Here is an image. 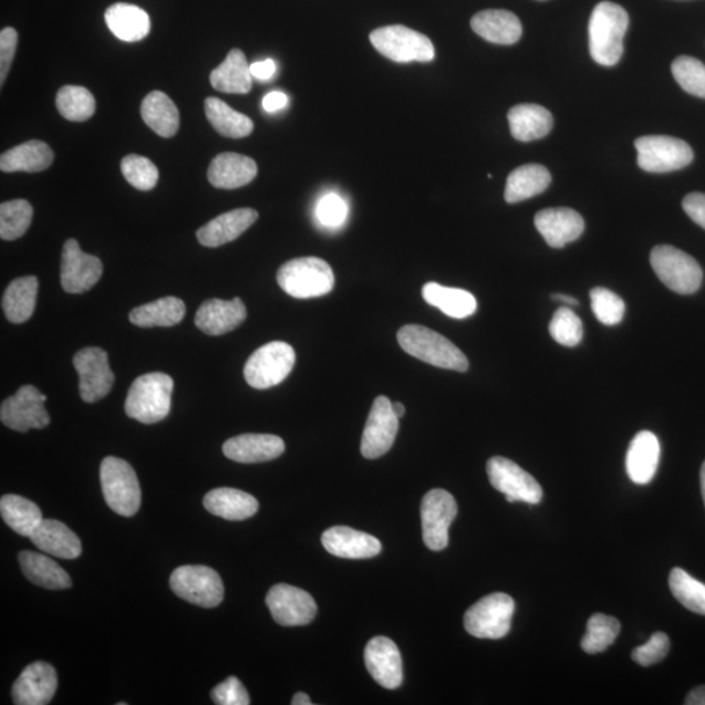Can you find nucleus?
<instances>
[{"label": "nucleus", "instance_id": "nucleus-1", "mask_svg": "<svg viewBox=\"0 0 705 705\" xmlns=\"http://www.w3.org/2000/svg\"><path fill=\"white\" fill-rule=\"evenodd\" d=\"M628 29L629 13L623 7L612 2L595 6L588 28L592 60L605 68L620 62Z\"/></svg>", "mask_w": 705, "mask_h": 705}, {"label": "nucleus", "instance_id": "nucleus-2", "mask_svg": "<svg viewBox=\"0 0 705 705\" xmlns=\"http://www.w3.org/2000/svg\"><path fill=\"white\" fill-rule=\"evenodd\" d=\"M398 345L405 353L435 367L465 373L469 361L465 354L448 339L427 326L409 324L397 332Z\"/></svg>", "mask_w": 705, "mask_h": 705}, {"label": "nucleus", "instance_id": "nucleus-3", "mask_svg": "<svg viewBox=\"0 0 705 705\" xmlns=\"http://www.w3.org/2000/svg\"><path fill=\"white\" fill-rule=\"evenodd\" d=\"M174 382L164 373H149L131 384L125 409L129 418L144 425L157 424L169 416Z\"/></svg>", "mask_w": 705, "mask_h": 705}, {"label": "nucleus", "instance_id": "nucleus-4", "mask_svg": "<svg viewBox=\"0 0 705 705\" xmlns=\"http://www.w3.org/2000/svg\"><path fill=\"white\" fill-rule=\"evenodd\" d=\"M278 282L290 297L309 300L331 293L334 274L331 266L321 258H297L281 266Z\"/></svg>", "mask_w": 705, "mask_h": 705}, {"label": "nucleus", "instance_id": "nucleus-5", "mask_svg": "<svg viewBox=\"0 0 705 705\" xmlns=\"http://www.w3.org/2000/svg\"><path fill=\"white\" fill-rule=\"evenodd\" d=\"M100 477L106 504L115 514L131 518L139 511L141 484L127 462L114 456L105 457L101 464Z\"/></svg>", "mask_w": 705, "mask_h": 705}, {"label": "nucleus", "instance_id": "nucleus-6", "mask_svg": "<svg viewBox=\"0 0 705 705\" xmlns=\"http://www.w3.org/2000/svg\"><path fill=\"white\" fill-rule=\"evenodd\" d=\"M651 266L664 286L675 293L694 294L702 287L703 270L699 263L673 246L654 247L651 252Z\"/></svg>", "mask_w": 705, "mask_h": 705}, {"label": "nucleus", "instance_id": "nucleus-7", "mask_svg": "<svg viewBox=\"0 0 705 705\" xmlns=\"http://www.w3.org/2000/svg\"><path fill=\"white\" fill-rule=\"evenodd\" d=\"M370 42L383 56L396 63H426L435 58L432 40L404 25L377 28L370 34Z\"/></svg>", "mask_w": 705, "mask_h": 705}, {"label": "nucleus", "instance_id": "nucleus-8", "mask_svg": "<svg viewBox=\"0 0 705 705\" xmlns=\"http://www.w3.org/2000/svg\"><path fill=\"white\" fill-rule=\"evenodd\" d=\"M296 363V352L283 341H272L247 360L243 374L252 388L267 390L286 381Z\"/></svg>", "mask_w": 705, "mask_h": 705}, {"label": "nucleus", "instance_id": "nucleus-9", "mask_svg": "<svg viewBox=\"0 0 705 705\" xmlns=\"http://www.w3.org/2000/svg\"><path fill=\"white\" fill-rule=\"evenodd\" d=\"M515 601L506 593H493L479 600L464 616L465 630L479 639H501L511 630Z\"/></svg>", "mask_w": 705, "mask_h": 705}, {"label": "nucleus", "instance_id": "nucleus-10", "mask_svg": "<svg viewBox=\"0 0 705 705\" xmlns=\"http://www.w3.org/2000/svg\"><path fill=\"white\" fill-rule=\"evenodd\" d=\"M635 148L639 167L649 173L681 170L694 159L693 148L673 136H642L635 141Z\"/></svg>", "mask_w": 705, "mask_h": 705}, {"label": "nucleus", "instance_id": "nucleus-11", "mask_svg": "<svg viewBox=\"0 0 705 705\" xmlns=\"http://www.w3.org/2000/svg\"><path fill=\"white\" fill-rule=\"evenodd\" d=\"M170 588L179 599L201 608H216L224 600V583L207 566H182L172 573Z\"/></svg>", "mask_w": 705, "mask_h": 705}, {"label": "nucleus", "instance_id": "nucleus-12", "mask_svg": "<svg viewBox=\"0 0 705 705\" xmlns=\"http://www.w3.org/2000/svg\"><path fill=\"white\" fill-rule=\"evenodd\" d=\"M46 396L34 385L25 384L0 406V419L11 431L27 433L50 424L45 408Z\"/></svg>", "mask_w": 705, "mask_h": 705}, {"label": "nucleus", "instance_id": "nucleus-13", "mask_svg": "<svg viewBox=\"0 0 705 705\" xmlns=\"http://www.w3.org/2000/svg\"><path fill=\"white\" fill-rule=\"evenodd\" d=\"M488 476L493 488L504 493L510 504L525 501L528 505H537L543 497L542 488L536 478L506 457H491L488 462Z\"/></svg>", "mask_w": 705, "mask_h": 705}, {"label": "nucleus", "instance_id": "nucleus-14", "mask_svg": "<svg viewBox=\"0 0 705 705\" xmlns=\"http://www.w3.org/2000/svg\"><path fill=\"white\" fill-rule=\"evenodd\" d=\"M456 515V500L448 491L434 489L426 494L421 505V519L424 542L428 549L440 551L447 548L448 529Z\"/></svg>", "mask_w": 705, "mask_h": 705}, {"label": "nucleus", "instance_id": "nucleus-15", "mask_svg": "<svg viewBox=\"0 0 705 705\" xmlns=\"http://www.w3.org/2000/svg\"><path fill=\"white\" fill-rule=\"evenodd\" d=\"M74 366L79 375V391L83 402L96 403L112 391L114 374L104 349H82L75 354Z\"/></svg>", "mask_w": 705, "mask_h": 705}, {"label": "nucleus", "instance_id": "nucleus-16", "mask_svg": "<svg viewBox=\"0 0 705 705\" xmlns=\"http://www.w3.org/2000/svg\"><path fill=\"white\" fill-rule=\"evenodd\" d=\"M103 271V261L85 253L75 239L65 241L61 261V283L65 293L89 292L100 281Z\"/></svg>", "mask_w": 705, "mask_h": 705}, {"label": "nucleus", "instance_id": "nucleus-17", "mask_svg": "<svg viewBox=\"0 0 705 705\" xmlns=\"http://www.w3.org/2000/svg\"><path fill=\"white\" fill-rule=\"evenodd\" d=\"M266 602L273 620L286 628L304 626L314 621L318 612L310 593L288 584L272 587Z\"/></svg>", "mask_w": 705, "mask_h": 705}, {"label": "nucleus", "instance_id": "nucleus-18", "mask_svg": "<svg viewBox=\"0 0 705 705\" xmlns=\"http://www.w3.org/2000/svg\"><path fill=\"white\" fill-rule=\"evenodd\" d=\"M397 431L398 418L392 411L391 400L385 396L376 397L362 435V456L374 460L387 454L394 446Z\"/></svg>", "mask_w": 705, "mask_h": 705}, {"label": "nucleus", "instance_id": "nucleus-19", "mask_svg": "<svg viewBox=\"0 0 705 705\" xmlns=\"http://www.w3.org/2000/svg\"><path fill=\"white\" fill-rule=\"evenodd\" d=\"M58 688L55 668L43 661L27 666L13 683V703L18 705H46Z\"/></svg>", "mask_w": 705, "mask_h": 705}, {"label": "nucleus", "instance_id": "nucleus-20", "mask_svg": "<svg viewBox=\"0 0 705 705\" xmlns=\"http://www.w3.org/2000/svg\"><path fill=\"white\" fill-rule=\"evenodd\" d=\"M365 664L372 677L384 688L395 690L403 683V660L397 645L385 636H376L365 650Z\"/></svg>", "mask_w": 705, "mask_h": 705}, {"label": "nucleus", "instance_id": "nucleus-21", "mask_svg": "<svg viewBox=\"0 0 705 705\" xmlns=\"http://www.w3.org/2000/svg\"><path fill=\"white\" fill-rule=\"evenodd\" d=\"M536 229L554 249H562L583 235L585 222L577 210L571 208H548L535 217Z\"/></svg>", "mask_w": 705, "mask_h": 705}, {"label": "nucleus", "instance_id": "nucleus-22", "mask_svg": "<svg viewBox=\"0 0 705 705\" xmlns=\"http://www.w3.org/2000/svg\"><path fill=\"white\" fill-rule=\"evenodd\" d=\"M286 450V443L278 435L243 434L224 443L222 453L228 459L242 464L266 463L278 459Z\"/></svg>", "mask_w": 705, "mask_h": 705}, {"label": "nucleus", "instance_id": "nucleus-23", "mask_svg": "<svg viewBox=\"0 0 705 705\" xmlns=\"http://www.w3.org/2000/svg\"><path fill=\"white\" fill-rule=\"evenodd\" d=\"M247 318V310L241 298L231 301L208 300L201 304L195 315V324L209 336H221L241 325Z\"/></svg>", "mask_w": 705, "mask_h": 705}, {"label": "nucleus", "instance_id": "nucleus-24", "mask_svg": "<svg viewBox=\"0 0 705 705\" xmlns=\"http://www.w3.org/2000/svg\"><path fill=\"white\" fill-rule=\"evenodd\" d=\"M259 214L256 209L239 208L230 210L214 218L196 231L200 245L206 247H220L236 241L243 232L256 224Z\"/></svg>", "mask_w": 705, "mask_h": 705}, {"label": "nucleus", "instance_id": "nucleus-25", "mask_svg": "<svg viewBox=\"0 0 705 705\" xmlns=\"http://www.w3.org/2000/svg\"><path fill=\"white\" fill-rule=\"evenodd\" d=\"M322 542L330 554L346 559L373 558L382 550L381 541L374 536L349 527L326 529Z\"/></svg>", "mask_w": 705, "mask_h": 705}, {"label": "nucleus", "instance_id": "nucleus-26", "mask_svg": "<svg viewBox=\"0 0 705 705\" xmlns=\"http://www.w3.org/2000/svg\"><path fill=\"white\" fill-rule=\"evenodd\" d=\"M258 165L252 158L225 152L210 163L208 169L209 184L222 190H236V188L249 185L256 179Z\"/></svg>", "mask_w": 705, "mask_h": 705}, {"label": "nucleus", "instance_id": "nucleus-27", "mask_svg": "<svg viewBox=\"0 0 705 705\" xmlns=\"http://www.w3.org/2000/svg\"><path fill=\"white\" fill-rule=\"evenodd\" d=\"M661 447L656 435L641 432L630 443L626 455V470L632 483L650 484L656 475Z\"/></svg>", "mask_w": 705, "mask_h": 705}, {"label": "nucleus", "instance_id": "nucleus-28", "mask_svg": "<svg viewBox=\"0 0 705 705\" xmlns=\"http://www.w3.org/2000/svg\"><path fill=\"white\" fill-rule=\"evenodd\" d=\"M474 32L497 45H514L521 39L522 27L518 17L510 11L486 10L470 20Z\"/></svg>", "mask_w": 705, "mask_h": 705}, {"label": "nucleus", "instance_id": "nucleus-29", "mask_svg": "<svg viewBox=\"0 0 705 705\" xmlns=\"http://www.w3.org/2000/svg\"><path fill=\"white\" fill-rule=\"evenodd\" d=\"M41 551L61 559H76L82 554V542L63 522L49 519L29 537Z\"/></svg>", "mask_w": 705, "mask_h": 705}, {"label": "nucleus", "instance_id": "nucleus-30", "mask_svg": "<svg viewBox=\"0 0 705 705\" xmlns=\"http://www.w3.org/2000/svg\"><path fill=\"white\" fill-rule=\"evenodd\" d=\"M107 28L116 39L125 42L142 41L151 32V19L141 7L115 3L105 12Z\"/></svg>", "mask_w": 705, "mask_h": 705}, {"label": "nucleus", "instance_id": "nucleus-31", "mask_svg": "<svg viewBox=\"0 0 705 705\" xmlns=\"http://www.w3.org/2000/svg\"><path fill=\"white\" fill-rule=\"evenodd\" d=\"M511 134L516 141L533 142L547 136L554 120L548 108L536 104H521L508 112Z\"/></svg>", "mask_w": 705, "mask_h": 705}, {"label": "nucleus", "instance_id": "nucleus-32", "mask_svg": "<svg viewBox=\"0 0 705 705\" xmlns=\"http://www.w3.org/2000/svg\"><path fill=\"white\" fill-rule=\"evenodd\" d=\"M203 504L210 514L229 521L250 519L259 510L256 497L242 490L230 488L209 491Z\"/></svg>", "mask_w": 705, "mask_h": 705}, {"label": "nucleus", "instance_id": "nucleus-33", "mask_svg": "<svg viewBox=\"0 0 705 705\" xmlns=\"http://www.w3.org/2000/svg\"><path fill=\"white\" fill-rule=\"evenodd\" d=\"M54 162V152L46 143L31 141L18 145L0 156V170L4 173H40Z\"/></svg>", "mask_w": 705, "mask_h": 705}, {"label": "nucleus", "instance_id": "nucleus-34", "mask_svg": "<svg viewBox=\"0 0 705 705\" xmlns=\"http://www.w3.org/2000/svg\"><path fill=\"white\" fill-rule=\"evenodd\" d=\"M252 79L246 55L239 49H232L225 61L210 72V84L216 91L224 93H249Z\"/></svg>", "mask_w": 705, "mask_h": 705}, {"label": "nucleus", "instance_id": "nucleus-35", "mask_svg": "<svg viewBox=\"0 0 705 705\" xmlns=\"http://www.w3.org/2000/svg\"><path fill=\"white\" fill-rule=\"evenodd\" d=\"M551 184V174L539 164H527L515 169L507 178L505 200L508 205L525 201L542 194Z\"/></svg>", "mask_w": 705, "mask_h": 705}, {"label": "nucleus", "instance_id": "nucleus-36", "mask_svg": "<svg viewBox=\"0 0 705 705\" xmlns=\"http://www.w3.org/2000/svg\"><path fill=\"white\" fill-rule=\"evenodd\" d=\"M19 563L27 579L46 590H68L72 585L71 578L60 564L48 556L33 551H21Z\"/></svg>", "mask_w": 705, "mask_h": 705}, {"label": "nucleus", "instance_id": "nucleus-37", "mask_svg": "<svg viewBox=\"0 0 705 705\" xmlns=\"http://www.w3.org/2000/svg\"><path fill=\"white\" fill-rule=\"evenodd\" d=\"M424 300L454 319H465L477 311L476 297L467 290L448 288L436 282H427L423 288Z\"/></svg>", "mask_w": 705, "mask_h": 705}, {"label": "nucleus", "instance_id": "nucleus-38", "mask_svg": "<svg viewBox=\"0 0 705 705\" xmlns=\"http://www.w3.org/2000/svg\"><path fill=\"white\" fill-rule=\"evenodd\" d=\"M39 280L34 276H25L13 280L6 289L2 307L6 318L13 324L29 321L38 303Z\"/></svg>", "mask_w": 705, "mask_h": 705}, {"label": "nucleus", "instance_id": "nucleus-39", "mask_svg": "<svg viewBox=\"0 0 705 705\" xmlns=\"http://www.w3.org/2000/svg\"><path fill=\"white\" fill-rule=\"evenodd\" d=\"M142 116L152 131L162 137L176 136L179 129V112L164 92H151L142 104Z\"/></svg>", "mask_w": 705, "mask_h": 705}, {"label": "nucleus", "instance_id": "nucleus-40", "mask_svg": "<svg viewBox=\"0 0 705 705\" xmlns=\"http://www.w3.org/2000/svg\"><path fill=\"white\" fill-rule=\"evenodd\" d=\"M186 304L176 297L159 298L155 302L143 304L129 312L131 323L151 329V326H173L184 321Z\"/></svg>", "mask_w": 705, "mask_h": 705}, {"label": "nucleus", "instance_id": "nucleus-41", "mask_svg": "<svg viewBox=\"0 0 705 705\" xmlns=\"http://www.w3.org/2000/svg\"><path fill=\"white\" fill-rule=\"evenodd\" d=\"M205 107L207 118L218 134L229 139H242L251 135L253 122L249 116L238 113L222 100L208 97Z\"/></svg>", "mask_w": 705, "mask_h": 705}, {"label": "nucleus", "instance_id": "nucleus-42", "mask_svg": "<svg viewBox=\"0 0 705 705\" xmlns=\"http://www.w3.org/2000/svg\"><path fill=\"white\" fill-rule=\"evenodd\" d=\"M0 515L7 526L25 537H31L43 520L38 505L14 494H7L0 499Z\"/></svg>", "mask_w": 705, "mask_h": 705}, {"label": "nucleus", "instance_id": "nucleus-43", "mask_svg": "<svg viewBox=\"0 0 705 705\" xmlns=\"http://www.w3.org/2000/svg\"><path fill=\"white\" fill-rule=\"evenodd\" d=\"M55 103L58 112L71 122L89 121L96 112V100L84 86H63L56 94Z\"/></svg>", "mask_w": 705, "mask_h": 705}, {"label": "nucleus", "instance_id": "nucleus-44", "mask_svg": "<svg viewBox=\"0 0 705 705\" xmlns=\"http://www.w3.org/2000/svg\"><path fill=\"white\" fill-rule=\"evenodd\" d=\"M33 208L31 203L18 199L2 203L0 206V237L4 241H14L23 237L31 227Z\"/></svg>", "mask_w": 705, "mask_h": 705}, {"label": "nucleus", "instance_id": "nucleus-45", "mask_svg": "<svg viewBox=\"0 0 705 705\" xmlns=\"http://www.w3.org/2000/svg\"><path fill=\"white\" fill-rule=\"evenodd\" d=\"M668 585L675 599L692 612L705 615V584L682 569H673Z\"/></svg>", "mask_w": 705, "mask_h": 705}, {"label": "nucleus", "instance_id": "nucleus-46", "mask_svg": "<svg viewBox=\"0 0 705 705\" xmlns=\"http://www.w3.org/2000/svg\"><path fill=\"white\" fill-rule=\"evenodd\" d=\"M621 632V623L613 616L594 614L587 624V634L581 641V649L590 654L606 651L615 642Z\"/></svg>", "mask_w": 705, "mask_h": 705}, {"label": "nucleus", "instance_id": "nucleus-47", "mask_svg": "<svg viewBox=\"0 0 705 705\" xmlns=\"http://www.w3.org/2000/svg\"><path fill=\"white\" fill-rule=\"evenodd\" d=\"M672 72L681 89L695 97L705 100V64L694 56H678Z\"/></svg>", "mask_w": 705, "mask_h": 705}, {"label": "nucleus", "instance_id": "nucleus-48", "mask_svg": "<svg viewBox=\"0 0 705 705\" xmlns=\"http://www.w3.org/2000/svg\"><path fill=\"white\" fill-rule=\"evenodd\" d=\"M123 177L131 186L141 191H151L157 185L158 169L149 158L139 155H128L122 159Z\"/></svg>", "mask_w": 705, "mask_h": 705}, {"label": "nucleus", "instance_id": "nucleus-49", "mask_svg": "<svg viewBox=\"0 0 705 705\" xmlns=\"http://www.w3.org/2000/svg\"><path fill=\"white\" fill-rule=\"evenodd\" d=\"M549 331L558 344L569 348L579 345L584 336L583 323L570 308L558 309L551 319Z\"/></svg>", "mask_w": 705, "mask_h": 705}, {"label": "nucleus", "instance_id": "nucleus-50", "mask_svg": "<svg viewBox=\"0 0 705 705\" xmlns=\"http://www.w3.org/2000/svg\"><path fill=\"white\" fill-rule=\"evenodd\" d=\"M591 303L593 314L605 325L620 324L626 312L622 298L606 288L592 289Z\"/></svg>", "mask_w": 705, "mask_h": 705}, {"label": "nucleus", "instance_id": "nucleus-51", "mask_svg": "<svg viewBox=\"0 0 705 705\" xmlns=\"http://www.w3.org/2000/svg\"><path fill=\"white\" fill-rule=\"evenodd\" d=\"M348 216L346 201L340 195L331 193L323 196L318 203L317 218L325 228H339Z\"/></svg>", "mask_w": 705, "mask_h": 705}, {"label": "nucleus", "instance_id": "nucleus-52", "mask_svg": "<svg viewBox=\"0 0 705 705\" xmlns=\"http://www.w3.org/2000/svg\"><path fill=\"white\" fill-rule=\"evenodd\" d=\"M668 651H671L668 636L664 634V632H656V634L651 636L649 642L644 645L636 646V649L632 651V660H634L637 665L646 667L663 661Z\"/></svg>", "mask_w": 705, "mask_h": 705}, {"label": "nucleus", "instance_id": "nucleus-53", "mask_svg": "<svg viewBox=\"0 0 705 705\" xmlns=\"http://www.w3.org/2000/svg\"><path fill=\"white\" fill-rule=\"evenodd\" d=\"M212 699L218 705H249L250 696L236 677H229L212 690Z\"/></svg>", "mask_w": 705, "mask_h": 705}, {"label": "nucleus", "instance_id": "nucleus-54", "mask_svg": "<svg viewBox=\"0 0 705 705\" xmlns=\"http://www.w3.org/2000/svg\"><path fill=\"white\" fill-rule=\"evenodd\" d=\"M18 48V32L13 28H4L0 32V84H4Z\"/></svg>", "mask_w": 705, "mask_h": 705}, {"label": "nucleus", "instance_id": "nucleus-55", "mask_svg": "<svg viewBox=\"0 0 705 705\" xmlns=\"http://www.w3.org/2000/svg\"><path fill=\"white\" fill-rule=\"evenodd\" d=\"M683 209L694 222L705 229V194H688L682 203Z\"/></svg>", "mask_w": 705, "mask_h": 705}, {"label": "nucleus", "instance_id": "nucleus-56", "mask_svg": "<svg viewBox=\"0 0 705 705\" xmlns=\"http://www.w3.org/2000/svg\"><path fill=\"white\" fill-rule=\"evenodd\" d=\"M251 75L253 79L260 80V82H268L271 80L276 72H278V65L274 61L266 60L250 65Z\"/></svg>", "mask_w": 705, "mask_h": 705}, {"label": "nucleus", "instance_id": "nucleus-57", "mask_svg": "<svg viewBox=\"0 0 705 705\" xmlns=\"http://www.w3.org/2000/svg\"><path fill=\"white\" fill-rule=\"evenodd\" d=\"M289 104V99L286 93L273 91L268 93L263 100L265 111L268 113H274L282 111Z\"/></svg>", "mask_w": 705, "mask_h": 705}, {"label": "nucleus", "instance_id": "nucleus-58", "mask_svg": "<svg viewBox=\"0 0 705 705\" xmlns=\"http://www.w3.org/2000/svg\"><path fill=\"white\" fill-rule=\"evenodd\" d=\"M686 705H705V686L695 687L685 701Z\"/></svg>", "mask_w": 705, "mask_h": 705}, {"label": "nucleus", "instance_id": "nucleus-59", "mask_svg": "<svg viewBox=\"0 0 705 705\" xmlns=\"http://www.w3.org/2000/svg\"><path fill=\"white\" fill-rule=\"evenodd\" d=\"M552 300L558 301V302H562L564 304H567V307H578L579 302L576 300V298L570 297V296H566V294H554L552 296Z\"/></svg>", "mask_w": 705, "mask_h": 705}, {"label": "nucleus", "instance_id": "nucleus-60", "mask_svg": "<svg viewBox=\"0 0 705 705\" xmlns=\"http://www.w3.org/2000/svg\"><path fill=\"white\" fill-rule=\"evenodd\" d=\"M292 704L293 705H312V702H311L310 696L308 694L297 693L293 696Z\"/></svg>", "mask_w": 705, "mask_h": 705}, {"label": "nucleus", "instance_id": "nucleus-61", "mask_svg": "<svg viewBox=\"0 0 705 705\" xmlns=\"http://www.w3.org/2000/svg\"><path fill=\"white\" fill-rule=\"evenodd\" d=\"M392 411H394V413L396 414L397 418H402L404 417L405 414V406L402 403H394L392 404Z\"/></svg>", "mask_w": 705, "mask_h": 705}, {"label": "nucleus", "instance_id": "nucleus-62", "mask_svg": "<svg viewBox=\"0 0 705 705\" xmlns=\"http://www.w3.org/2000/svg\"><path fill=\"white\" fill-rule=\"evenodd\" d=\"M701 485H702V494H703V499L705 505V462L701 470Z\"/></svg>", "mask_w": 705, "mask_h": 705}]
</instances>
